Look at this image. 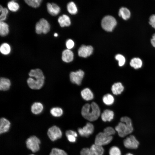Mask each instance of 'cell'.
I'll return each mask as SVG.
<instances>
[{
    "label": "cell",
    "instance_id": "obj_28",
    "mask_svg": "<svg viewBox=\"0 0 155 155\" xmlns=\"http://www.w3.org/2000/svg\"><path fill=\"white\" fill-rule=\"evenodd\" d=\"M63 110L60 107H55L52 108L50 110V113L53 117H58L61 116L63 114Z\"/></svg>",
    "mask_w": 155,
    "mask_h": 155
},
{
    "label": "cell",
    "instance_id": "obj_42",
    "mask_svg": "<svg viewBox=\"0 0 155 155\" xmlns=\"http://www.w3.org/2000/svg\"><path fill=\"white\" fill-rule=\"evenodd\" d=\"M151 42L152 46L155 47V33L154 34L151 39Z\"/></svg>",
    "mask_w": 155,
    "mask_h": 155
},
{
    "label": "cell",
    "instance_id": "obj_6",
    "mask_svg": "<svg viewBox=\"0 0 155 155\" xmlns=\"http://www.w3.org/2000/svg\"><path fill=\"white\" fill-rule=\"evenodd\" d=\"M40 143V140L34 135L28 138L26 141L27 148L33 152H36L39 150Z\"/></svg>",
    "mask_w": 155,
    "mask_h": 155
},
{
    "label": "cell",
    "instance_id": "obj_29",
    "mask_svg": "<svg viewBox=\"0 0 155 155\" xmlns=\"http://www.w3.org/2000/svg\"><path fill=\"white\" fill-rule=\"evenodd\" d=\"M0 51L1 53L4 55L9 54L11 51L10 45L7 43H3L1 45Z\"/></svg>",
    "mask_w": 155,
    "mask_h": 155
},
{
    "label": "cell",
    "instance_id": "obj_36",
    "mask_svg": "<svg viewBox=\"0 0 155 155\" xmlns=\"http://www.w3.org/2000/svg\"><path fill=\"white\" fill-rule=\"evenodd\" d=\"M109 155H121V152L119 148L116 146L111 147L109 150Z\"/></svg>",
    "mask_w": 155,
    "mask_h": 155
},
{
    "label": "cell",
    "instance_id": "obj_32",
    "mask_svg": "<svg viewBox=\"0 0 155 155\" xmlns=\"http://www.w3.org/2000/svg\"><path fill=\"white\" fill-rule=\"evenodd\" d=\"M42 0H25V2L28 5L34 8L38 7L40 5Z\"/></svg>",
    "mask_w": 155,
    "mask_h": 155
},
{
    "label": "cell",
    "instance_id": "obj_10",
    "mask_svg": "<svg viewBox=\"0 0 155 155\" xmlns=\"http://www.w3.org/2000/svg\"><path fill=\"white\" fill-rule=\"evenodd\" d=\"M123 144L127 148L135 149L137 148L139 143L134 136L131 135L124 139Z\"/></svg>",
    "mask_w": 155,
    "mask_h": 155
},
{
    "label": "cell",
    "instance_id": "obj_34",
    "mask_svg": "<svg viewBox=\"0 0 155 155\" xmlns=\"http://www.w3.org/2000/svg\"><path fill=\"white\" fill-rule=\"evenodd\" d=\"M49 155H67L64 150L57 148H53Z\"/></svg>",
    "mask_w": 155,
    "mask_h": 155
},
{
    "label": "cell",
    "instance_id": "obj_25",
    "mask_svg": "<svg viewBox=\"0 0 155 155\" xmlns=\"http://www.w3.org/2000/svg\"><path fill=\"white\" fill-rule=\"evenodd\" d=\"M9 26L7 24L2 21L0 22V34L1 36H7L9 32Z\"/></svg>",
    "mask_w": 155,
    "mask_h": 155
},
{
    "label": "cell",
    "instance_id": "obj_26",
    "mask_svg": "<svg viewBox=\"0 0 155 155\" xmlns=\"http://www.w3.org/2000/svg\"><path fill=\"white\" fill-rule=\"evenodd\" d=\"M39 22L41 25L42 28V33L46 34L50 30V26L48 22L44 18H41Z\"/></svg>",
    "mask_w": 155,
    "mask_h": 155
},
{
    "label": "cell",
    "instance_id": "obj_41",
    "mask_svg": "<svg viewBox=\"0 0 155 155\" xmlns=\"http://www.w3.org/2000/svg\"><path fill=\"white\" fill-rule=\"evenodd\" d=\"M74 42L71 39H69L66 42V46L68 49L72 48L74 46Z\"/></svg>",
    "mask_w": 155,
    "mask_h": 155
},
{
    "label": "cell",
    "instance_id": "obj_22",
    "mask_svg": "<svg viewBox=\"0 0 155 155\" xmlns=\"http://www.w3.org/2000/svg\"><path fill=\"white\" fill-rule=\"evenodd\" d=\"M118 14L119 16L121 17L123 20H127L130 18L131 13L127 8L122 7L120 9Z\"/></svg>",
    "mask_w": 155,
    "mask_h": 155
},
{
    "label": "cell",
    "instance_id": "obj_9",
    "mask_svg": "<svg viewBox=\"0 0 155 155\" xmlns=\"http://www.w3.org/2000/svg\"><path fill=\"white\" fill-rule=\"evenodd\" d=\"M84 74L83 71L80 69L75 72L72 71L69 75L70 81L73 84L80 85L81 84Z\"/></svg>",
    "mask_w": 155,
    "mask_h": 155
},
{
    "label": "cell",
    "instance_id": "obj_1",
    "mask_svg": "<svg viewBox=\"0 0 155 155\" xmlns=\"http://www.w3.org/2000/svg\"><path fill=\"white\" fill-rule=\"evenodd\" d=\"M30 77L27 80L29 87L31 89L38 90L43 86L44 77L43 73L39 69H32L29 73Z\"/></svg>",
    "mask_w": 155,
    "mask_h": 155
},
{
    "label": "cell",
    "instance_id": "obj_2",
    "mask_svg": "<svg viewBox=\"0 0 155 155\" xmlns=\"http://www.w3.org/2000/svg\"><path fill=\"white\" fill-rule=\"evenodd\" d=\"M81 114L85 119L93 121L98 119L100 115V111L97 104L92 102L90 104L86 103L83 106Z\"/></svg>",
    "mask_w": 155,
    "mask_h": 155
},
{
    "label": "cell",
    "instance_id": "obj_18",
    "mask_svg": "<svg viewBox=\"0 0 155 155\" xmlns=\"http://www.w3.org/2000/svg\"><path fill=\"white\" fill-rule=\"evenodd\" d=\"M81 94L83 98L86 100H91L94 98V95L92 92L88 88L83 89L81 92Z\"/></svg>",
    "mask_w": 155,
    "mask_h": 155
},
{
    "label": "cell",
    "instance_id": "obj_45",
    "mask_svg": "<svg viewBox=\"0 0 155 155\" xmlns=\"http://www.w3.org/2000/svg\"><path fill=\"white\" fill-rule=\"evenodd\" d=\"M30 155H34L33 154H30Z\"/></svg>",
    "mask_w": 155,
    "mask_h": 155
},
{
    "label": "cell",
    "instance_id": "obj_14",
    "mask_svg": "<svg viewBox=\"0 0 155 155\" xmlns=\"http://www.w3.org/2000/svg\"><path fill=\"white\" fill-rule=\"evenodd\" d=\"M114 117L113 112L110 110H104L101 114V118L104 122L111 121Z\"/></svg>",
    "mask_w": 155,
    "mask_h": 155
},
{
    "label": "cell",
    "instance_id": "obj_39",
    "mask_svg": "<svg viewBox=\"0 0 155 155\" xmlns=\"http://www.w3.org/2000/svg\"><path fill=\"white\" fill-rule=\"evenodd\" d=\"M35 31L38 34H40L42 32V27L39 22H37L36 24Z\"/></svg>",
    "mask_w": 155,
    "mask_h": 155
},
{
    "label": "cell",
    "instance_id": "obj_13",
    "mask_svg": "<svg viewBox=\"0 0 155 155\" xmlns=\"http://www.w3.org/2000/svg\"><path fill=\"white\" fill-rule=\"evenodd\" d=\"M11 123L9 121L3 117L0 120V133L2 134L6 133L9 130Z\"/></svg>",
    "mask_w": 155,
    "mask_h": 155
},
{
    "label": "cell",
    "instance_id": "obj_21",
    "mask_svg": "<svg viewBox=\"0 0 155 155\" xmlns=\"http://www.w3.org/2000/svg\"><path fill=\"white\" fill-rule=\"evenodd\" d=\"M129 64L131 67L135 69H137L142 67L143 62L140 58L134 57L131 60Z\"/></svg>",
    "mask_w": 155,
    "mask_h": 155
},
{
    "label": "cell",
    "instance_id": "obj_24",
    "mask_svg": "<svg viewBox=\"0 0 155 155\" xmlns=\"http://www.w3.org/2000/svg\"><path fill=\"white\" fill-rule=\"evenodd\" d=\"M65 135L68 140L70 142H75L78 136L77 133L76 132L72 130H68L66 132Z\"/></svg>",
    "mask_w": 155,
    "mask_h": 155
},
{
    "label": "cell",
    "instance_id": "obj_38",
    "mask_svg": "<svg viewBox=\"0 0 155 155\" xmlns=\"http://www.w3.org/2000/svg\"><path fill=\"white\" fill-rule=\"evenodd\" d=\"M80 155H94L90 148H82L80 152Z\"/></svg>",
    "mask_w": 155,
    "mask_h": 155
},
{
    "label": "cell",
    "instance_id": "obj_7",
    "mask_svg": "<svg viewBox=\"0 0 155 155\" xmlns=\"http://www.w3.org/2000/svg\"><path fill=\"white\" fill-rule=\"evenodd\" d=\"M47 135L49 139L51 141H54L61 138L62 133L60 128L55 125L49 128Z\"/></svg>",
    "mask_w": 155,
    "mask_h": 155
},
{
    "label": "cell",
    "instance_id": "obj_44",
    "mask_svg": "<svg viewBox=\"0 0 155 155\" xmlns=\"http://www.w3.org/2000/svg\"><path fill=\"white\" fill-rule=\"evenodd\" d=\"M125 155H133V154L131 153H128L126 154Z\"/></svg>",
    "mask_w": 155,
    "mask_h": 155
},
{
    "label": "cell",
    "instance_id": "obj_4",
    "mask_svg": "<svg viewBox=\"0 0 155 155\" xmlns=\"http://www.w3.org/2000/svg\"><path fill=\"white\" fill-rule=\"evenodd\" d=\"M117 22L115 18L110 16L104 17L101 22V26L104 30L108 32L112 31L116 26Z\"/></svg>",
    "mask_w": 155,
    "mask_h": 155
},
{
    "label": "cell",
    "instance_id": "obj_17",
    "mask_svg": "<svg viewBox=\"0 0 155 155\" xmlns=\"http://www.w3.org/2000/svg\"><path fill=\"white\" fill-rule=\"evenodd\" d=\"M11 85L10 80L7 78L2 77L0 80V89L1 90L5 91L9 89Z\"/></svg>",
    "mask_w": 155,
    "mask_h": 155
},
{
    "label": "cell",
    "instance_id": "obj_43",
    "mask_svg": "<svg viewBox=\"0 0 155 155\" xmlns=\"http://www.w3.org/2000/svg\"><path fill=\"white\" fill-rule=\"evenodd\" d=\"M54 35L55 37H57V36H58V35L57 33H55L54 34Z\"/></svg>",
    "mask_w": 155,
    "mask_h": 155
},
{
    "label": "cell",
    "instance_id": "obj_12",
    "mask_svg": "<svg viewBox=\"0 0 155 155\" xmlns=\"http://www.w3.org/2000/svg\"><path fill=\"white\" fill-rule=\"evenodd\" d=\"M46 6L48 12L52 16H56L60 12V8L55 3H48Z\"/></svg>",
    "mask_w": 155,
    "mask_h": 155
},
{
    "label": "cell",
    "instance_id": "obj_23",
    "mask_svg": "<svg viewBox=\"0 0 155 155\" xmlns=\"http://www.w3.org/2000/svg\"><path fill=\"white\" fill-rule=\"evenodd\" d=\"M90 148L94 155H103L104 154V151L102 146L94 144Z\"/></svg>",
    "mask_w": 155,
    "mask_h": 155
},
{
    "label": "cell",
    "instance_id": "obj_19",
    "mask_svg": "<svg viewBox=\"0 0 155 155\" xmlns=\"http://www.w3.org/2000/svg\"><path fill=\"white\" fill-rule=\"evenodd\" d=\"M58 22L61 27L65 26H69L71 24V21L67 15L65 14L60 16L58 19Z\"/></svg>",
    "mask_w": 155,
    "mask_h": 155
},
{
    "label": "cell",
    "instance_id": "obj_27",
    "mask_svg": "<svg viewBox=\"0 0 155 155\" xmlns=\"http://www.w3.org/2000/svg\"><path fill=\"white\" fill-rule=\"evenodd\" d=\"M103 102L106 105L112 104L114 101V98L112 95L109 94H105L102 98Z\"/></svg>",
    "mask_w": 155,
    "mask_h": 155
},
{
    "label": "cell",
    "instance_id": "obj_20",
    "mask_svg": "<svg viewBox=\"0 0 155 155\" xmlns=\"http://www.w3.org/2000/svg\"><path fill=\"white\" fill-rule=\"evenodd\" d=\"M43 109V106L42 103L39 102L34 103L31 107V111L34 114L38 115L41 113Z\"/></svg>",
    "mask_w": 155,
    "mask_h": 155
},
{
    "label": "cell",
    "instance_id": "obj_16",
    "mask_svg": "<svg viewBox=\"0 0 155 155\" xmlns=\"http://www.w3.org/2000/svg\"><path fill=\"white\" fill-rule=\"evenodd\" d=\"M111 90L114 94L118 95L121 94L123 91L124 87L121 83L116 82L112 85Z\"/></svg>",
    "mask_w": 155,
    "mask_h": 155
},
{
    "label": "cell",
    "instance_id": "obj_5",
    "mask_svg": "<svg viewBox=\"0 0 155 155\" xmlns=\"http://www.w3.org/2000/svg\"><path fill=\"white\" fill-rule=\"evenodd\" d=\"M112 136H109L104 132L98 133L95 139V144L101 146L106 145L110 143L113 140Z\"/></svg>",
    "mask_w": 155,
    "mask_h": 155
},
{
    "label": "cell",
    "instance_id": "obj_33",
    "mask_svg": "<svg viewBox=\"0 0 155 155\" xmlns=\"http://www.w3.org/2000/svg\"><path fill=\"white\" fill-rule=\"evenodd\" d=\"M0 12L1 14L0 16V22H2L5 20L7 17L8 11L7 9L6 8H3L0 5Z\"/></svg>",
    "mask_w": 155,
    "mask_h": 155
},
{
    "label": "cell",
    "instance_id": "obj_35",
    "mask_svg": "<svg viewBox=\"0 0 155 155\" xmlns=\"http://www.w3.org/2000/svg\"><path fill=\"white\" fill-rule=\"evenodd\" d=\"M115 59L118 61V65L120 67L123 66L125 63V59L124 57L122 55L118 54L115 57Z\"/></svg>",
    "mask_w": 155,
    "mask_h": 155
},
{
    "label": "cell",
    "instance_id": "obj_3",
    "mask_svg": "<svg viewBox=\"0 0 155 155\" xmlns=\"http://www.w3.org/2000/svg\"><path fill=\"white\" fill-rule=\"evenodd\" d=\"M120 121L121 122L115 127V129L120 137H124L131 133L133 131V128L129 117L127 116L122 117Z\"/></svg>",
    "mask_w": 155,
    "mask_h": 155
},
{
    "label": "cell",
    "instance_id": "obj_11",
    "mask_svg": "<svg viewBox=\"0 0 155 155\" xmlns=\"http://www.w3.org/2000/svg\"><path fill=\"white\" fill-rule=\"evenodd\" d=\"M93 48L91 46L82 45L78 50V54L79 56L86 58L90 56L92 53Z\"/></svg>",
    "mask_w": 155,
    "mask_h": 155
},
{
    "label": "cell",
    "instance_id": "obj_40",
    "mask_svg": "<svg viewBox=\"0 0 155 155\" xmlns=\"http://www.w3.org/2000/svg\"><path fill=\"white\" fill-rule=\"evenodd\" d=\"M149 20V24L155 29V14L151 16Z\"/></svg>",
    "mask_w": 155,
    "mask_h": 155
},
{
    "label": "cell",
    "instance_id": "obj_15",
    "mask_svg": "<svg viewBox=\"0 0 155 155\" xmlns=\"http://www.w3.org/2000/svg\"><path fill=\"white\" fill-rule=\"evenodd\" d=\"M73 54L72 52L69 49L64 50L62 53V59L64 62L69 63L73 61Z\"/></svg>",
    "mask_w": 155,
    "mask_h": 155
},
{
    "label": "cell",
    "instance_id": "obj_31",
    "mask_svg": "<svg viewBox=\"0 0 155 155\" xmlns=\"http://www.w3.org/2000/svg\"><path fill=\"white\" fill-rule=\"evenodd\" d=\"M7 7L8 9L11 11L15 12L19 9V5L18 3L14 1H12L8 3Z\"/></svg>",
    "mask_w": 155,
    "mask_h": 155
},
{
    "label": "cell",
    "instance_id": "obj_8",
    "mask_svg": "<svg viewBox=\"0 0 155 155\" xmlns=\"http://www.w3.org/2000/svg\"><path fill=\"white\" fill-rule=\"evenodd\" d=\"M94 131V127L92 123H87L82 128H79L78 132L79 134L82 137H88L92 134Z\"/></svg>",
    "mask_w": 155,
    "mask_h": 155
},
{
    "label": "cell",
    "instance_id": "obj_37",
    "mask_svg": "<svg viewBox=\"0 0 155 155\" xmlns=\"http://www.w3.org/2000/svg\"><path fill=\"white\" fill-rule=\"evenodd\" d=\"M103 132L109 136H112L115 133V130L111 127H108L103 130Z\"/></svg>",
    "mask_w": 155,
    "mask_h": 155
},
{
    "label": "cell",
    "instance_id": "obj_30",
    "mask_svg": "<svg viewBox=\"0 0 155 155\" xmlns=\"http://www.w3.org/2000/svg\"><path fill=\"white\" fill-rule=\"evenodd\" d=\"M67 8L68 12L71 14H76L78 11L76 5L73 2H71L68 4Z\"/></svg>",
    "mask_w": 155,
    "mask_h": 155
}]
</instances>
